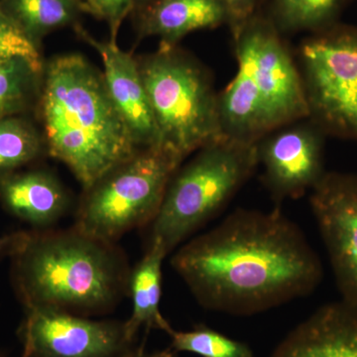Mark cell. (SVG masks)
Wrapping results in <instances>:
<instances>
[{
    "mask_svg": "<svg viewBox=\"0 0 357 357\" xmlns=\"http://www.w3.org/2000/svg\"><path fill=\"white\" fill-rule=\"evenodd\" d=\"M171 262L202 307L234 316L305 297L323 279L319 256L279 208L234 211Z\"/></svg>",
    "mask_w": 357,
    "mask_h": 357,
    "instance_id": "6da1fadb",
    "label": "cell"
},
{
    "mask_svg": "<svg viewBox=\"0 0 357 357\" xmlns=\"http://www.w3.org/2000/svg\"><path fill=\"white\" fill-rule=\"evenodd\" d=\"M39 103L49 154L72 171L84 191L141 150L102 73L79 54L59 56L45 66Z\"/></svg>",
    "mask_w": 357,
    "mask_h": 357,
    "instance_id": "7a4b0ae2",
    "label": "cell"
},
{
    "mask_svg": "<svg viewBox=\"0 0 357 357\" xmlns=\"http://www.w3.org/2000/svg\"><path fill=\"white\" fill-rule=\"evenodd\" d=\"M234 42L237 72L218 93L225 137L256 144L282 126L309 119L299 67L271 21L255 16Z\"/></svg>",
    "mask_w": 357,
    "mask_h": 357,
    "instance_id": "3957f363",
    "label": "cell"
},
{
    "mask_svg": "<svg viewBox=\"0 0 357 357\" xmlns=\"http://www.w3.org/2000/svg\"><path fill=\"white\" fill-rule=\"evenodd\" d=\"M14 278L26 307L76 314L109 309L126 285V265L112 243L77 229L31 234L14 256Z\"/></svg>",
    "mask_w": 357,
    "mask_h": 357,
    "instance_id": "277c9868",
    "label": "cell"
},
{
    "mask_svg": "<svg viewBox=\"0 0 357 357\" xmlns=\"http://www.w3.org/2000/svg\"><path fill=\"white\" fill-rule=\"evenodd\" d=\"M159 132V147L184 161L225 139L218 93L208 72L176 46L138 61Z\"/></svg>",
    "mask_w": 357,
    "mask_h": 357,
    "instance_id": "5b68a950",
    "label": "cell"
},
{
    "mask_svg": "<svg viewBox=\"0 0 357 357\" xmlns=\"http://www.w3.org/2000/svg\"><path fill=\"white\" fill-rule=\"evenodd\" d=\"M197 152L174 174L151 222L150 241L168 255L218 215L258 167L256 144L225 138Z\"/></svg>",
    "mask_w": 357,
    "mask_h": 357,
    "instance_id": "8992f818",
    "label": "cell"
},
{
    "mask_svg": "<svg viewBox=\"0 0 357 357\" xmlns=\"http://www.w3.org/2000/svg\"><path fill=\"white\" fill-rule=\"evenodd\" d=\"M181 164L162 148L139 150L84 191L75 229L112 244L129 230L151 223Z\"/></svg>",
    "mask_w": 357,
    "mask_h": 357,
    "instance_id": "52a82bcc",
    "label": "cell"
},
{
    "mask_svg": "<svg viewBox=\"0 0 357 357\" xmlns=\"http://www.w3.org/2000/svg\"><path fill=\"white\" fill-rule=\"evenodd\" d=\"M309 119L325 133L357 140V29L324 30L298 53Z\"/></svg>",
    "mask_w": 357,
    "mask_h": 357,
    "instance_id": "ba28073f",
    "label": "cell"
},
{
    "mask_svg": "<svg viewBox=\"0 0 357 357\" xmlns=\"http://www.w3.org/2000/svg\"><path fill=\"white\" fill-rule=\"evenodd\" d=\"M21 335L29 357H121L134 347L124 323L47 307H28Z\"/></svg>",
    "mask_w": 357,
    "mask_h": 357,
    "instance_id": "9c48e42d",
    "label": "cell"
},
{
    "mask_svg": "<svg viewBox=\"0 0 357 357\" xmlns=\"http://www.w3.org/2000/svg\"><path fill=\"white\" fill-rule=\"evenodd\" d=\"M310 204L342 301L357 309V175L325 173Z\"/></svg>",
    "mask_w": 357,
    "mask_h": 357,
    "instance_id": "30bf717a",
    "label": "cell"
},
{
    "mask_svg": "<svg viewBox=\"0 0 357 357\" xmlns=\"http://www.w3.org/2000/svg\"><path fill=\"white\" fill-rule=\"evenodd\" d=\"M324 132L310 119L268 133L256 143L263 183L277 202L304 196L325 175Z\"/></svg>",
    "mask_w": 357,
    "mask_h": 357,
    "instance_id": "8fae6325",
    "label": "cell"
},
{
    "mask_svg": "<svg viewBox=\"0 0 357 357\" xmlns=\"http://www.w3.org/2000/svg\"><path fill=\"white\" fill-rule=\"evenodd\" d=\"M74 28L77 35L91 45L102 59L105 86L136 145L139 149L159 147L158 128L138 61L122 51L117 43L93 38L79 23Z\"/></svg>",
    "mask_w": 357,
    "mask_h": 357,
    "instance_id": "7c38bea8",
    "label": "cell"
},
{
    "mask_svg": "<svg viewBox=\"0 0 357 357\" xmlns=\"http://www.w3.org/2000/svg\"><path fill=\"white\" fill-rule=\"evenodd\" d=\"M270 357H357V309L342 300L319 307Z\"/></svg>",
    "mask_w": 357,
    "mask_h": 357,
    "instance_id": "4fadbf2b",
    "label": "cell"
},
{
    "mask_svg": "<svg viewBox=\"0 0 357 357\" xmlns=\"http://www.w3.org/2000/svg\"><path fill=\"white\" fill-rule=\"evenodd\" d=\"M0 202L14 217L39 227L60 220L69 203L60 182L45 171L13 172L0 177Z\"/></svg>",
    "mask_w": 357,
    "mask_h": 357,
    "instance_id": "5bb4252c",
    "label": "cell"
},
{
    "mask_svg": "<svg viewBox=\"0 0 357 357\" xmlns=\"http://www.w3.org/2000/svg\"><path fill=\"white\" fill-rule=\"evenodd\" d=\"M140 11V37H159L163 46H176L190 33L229 22L222 0H155Z\"/></svg>",
    "mask_w": 357,
    "mask_h": 357,
    "instance_id": "9a60e30c",
    "label": "cell"
},
{
    "mask_svg": "<svg viewBox=\"0 0 357 357\" xmlns=\"http://www.w3.org/2000/svg\"><path fill=\"white\" fill-rule=\"evenodd\" d=\"M168 255L158 241H150L144 257L129 277L128 286L132 298V312L124 323L126 335L131 342L141 328L160 330L167 333L174 328L160 311L162 293V264Z\"/></svg>",
    "mask_w": 357,
    "mask_h": 357,
    "instance_id": "2e32d148",
    "label": "cell"
},
{
    "mask_svg": "<svg viewBox=\"0 0 357 357\" xmlns=\"http://www.w3.org/2000/svg\"><path fill=\"white\" fill-rule=\"evenodd\" d=\"M6 13L36 43L47 34L77 25L79 0H0Z\"/></svg>",
    "mask_w": 357,
    "mask_h": 357,
    "instance_id": "e0dca14e",
    "label": "cell"
},
{
    "mask_svg": "<svg viewBox=\"0 0 357 357\" xmlns=\"http://www.w3.org/2000/svg\"><path fill=\"white\" fill-rule=\"evenodd\" d=\"M344 0H273L272 24L279 32H321L330 26Z\"/></svg>",
    "mask_w": 357,
    "mask_h": 357,
    "instance_id": "ac0fdd59",
    "label": "cell"
},
{
    "mask_svg": "<svg viewBox=\"0 0 357 357\" xmlns=\"http://www.w3.org/2000/svg\"><path fill=\"white\" fill-rule=\"evenodd\" d=\"M43 72L20 59L0 62V121L29 107L40 95Z\"/></svg>",
    "mask_w": 357,
    "mask_h": 357,
    "instance_id": "d6986e66",
    "label": "cell"
},
{
    "mask_svg": "<svg viewBox=\"0 0 357 357\" xmlns=\"http://www.w3.org/2000/svg\"><path fill=\"white\" fill-rule=\"evenodd\" d=\"M45 142L37 129L23 117L0 121V177L15 172L38 158Z\"/></svg>",
    "mask_w": 357,
    "mask_h": 357,
    "instance_id": "ffe728a7",
    "label": "cell"
},
{
    "mask_svg": "<svg viewBox=\"0 0 357 357\" xmlns=\"http://www.w3.org/2000/svg\"><path fill=\"white\" fill-rule=\"evenodd\" d=\"M171 349L178 352H189L199 357H255L253 351L245 342L234 340L223 333L199 325L191 331L169 333Z\"/></svg>",
    "mask_w": 357,
    "mask_h": 357,
    "instance_id": "44dd1931",
    "label": "cell"
},
{
    "mask_svg": "<svg viewBox=\"0 0 357 357\" xmlns=\"http://www.w3.org/2000/svg\"><path fill=\"white\" fill-rule=\"evenodd\" d=\"M15 59L44 70L39 44L23 31L0 4V62Z\"/></svg>",
    "mask_w": 357,
    "mask_h": 357,
    "instance_id": "7402d4cb",
    "label": "cell"
},
{
    "mask_svg": "<svg viewBox=\"0 0 357 357\" xmlns=\"http://www.w3.org/2000/svg\"><path fill=\"white\" fill-rule=\"evenodd\" d=\"M79 7L109 24L110 42L117 43L116 38L123 20L132 13L134 0H79Z\"/></svg>",
    "mask_w": 357,
    "mask_h": 357,
    "instance_id": "603a6c76",
    "label": "cell"
},
{
    "mask_svg": "<svg viewBox=\"0 0 357 357\" xmlns=\"http://www.w3.org/2000/svg\"><path fill=\"white\" fill-rule=\"evenodd\" d=\"M227 9L229 23L234 35L241 31L249 20L255 17L259 0H222Z\"/></svg>",
    "mask_w": 357,
    "mask_h": 357,
    "instance_id": "cb8c5ba5",
    "label": "cell"
},
{
    "mask_svg": "<svg viewBox=\"0 0 357 357\" xmlns=\"http://www.w3.org/2000/svg\"><path fill=\"white\" fill-rule=\"evenodd\" d=\"M31 234L29 232H14L0 236V257L16 256L24 249L29 241Z\"/></svg>",
    "mask_w": 357,
    "mask_h": 357,
    "instance_id": "d4e9b609",
    "label": "cell"
},
{
    "mask_svg": "<svg viewBox=\"0 0 357 357\" xmlns=\"http://www.w3.org/2000/svg\"><path fill=\"white\" fill-rule=\"evenodd\" d=\"M121 357H178V352L169 347L163 351H147L141 345L139 347H133L128 354Z\"/></svg>",
    "mask_w": 357,
    "mask_h": 357,
    "instance_id": "484cf974",
    "label": "cell"
},
{
    "mask_svg": "<svg viewBox=\"0 0 357 357\" xmlns=\"http://www.w3.org/2000/svg\"><path fill=\"white\" fill-rule=\"evenodd\" d=\"M154 1L155 0H134V6H135V8L140 9L141 10V9L145 8V7Z\"/></svg>",
    "mask_w": 357,
    "mask_h": 357,
    "instance_id": "4316f807",
    "label": "cell"
},
{
    "mask_svg": "<svg viewBox=\"0 0 357 357\" xmlns=\"http://www.w3.org/2000/svg\"><path fill=\"white\" fill-rule=\"evenodd\" d=\"M22 357H29V356H28L27 354H23V356Z\"/></svg>",
    "mask_w": 357,
    "mask_h": 357,
    "instance_id": "83f0119b",
    "label": "cell"
},
{
    "mask_svg": "<svg viewBox=\"0 0 357 357\" xmlns=\"http://www.w3.org/2000/svg\"></svg>",
    "mask_w": 357,
    "mask_h": 357,
    "instance_id": "f1b7e54d",
    "label": "cell"
}]
</instances>
